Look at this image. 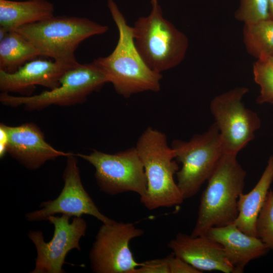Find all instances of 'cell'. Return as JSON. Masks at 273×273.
Segmentation results:
<instances>
[{"mask_svg":"<svg viewBox=\"0 0 273 273\" xmlns=\"http://www.w3.org/2000/svg\"><path fill=\"white\" fill-rule=\"evenodd\" d=\"M107 4L118 30V40L109 55L93 62L124 98L146 91L159 92L161 73L152 70L142 58L134 42L132 27L127 24L114 0H108Z\"/></svg>","mask_w":273,"mask_h":273,"instance_id":"cell-1","label":"cell"},{"mask_svg":"<svg viewBox=\"0 0 273 273\" xmlns=\"http://www.w3.org/2000/svg\"><path fill=\"white\" fill-rule=\"evenodd\" d=\"M237 156L224 153L207 180L192 236L205 235L212 227L225 226L236 219L238 200L246 176Z\"/></svg>","mask_w":273,"mask_h":273,"instance_id":"cell-2","label":"cell"},{"mask_svg":"<svg viewBox=\"0 0 273 273\" xmlns=\"http://www.w3.org/2000/svg\"><path fill=\"white\" fill-rule=\"evenodd\" d=\"M135 148L147 181V192L141 203L150 210L181 204L184 199L174 179L179 166L165 133L149 127L139 138Z\"/></svg>","mask_w":273,"mask_h":273,"instance_id":"cell-3","label":"cell"},{"mask_svg":"<svg viewBox=\"0 0 273 273\" xmlns=\"http://www.w3.org/2000/svg\"><path fill=\"white\" fill-rule=\"evenodd\" d=\"M108 29L107 26L86 18L54 16L15 30L29 40L40 56L75 66L79 64L75 52L80 43L90 36L103 34Z\"/></svg>","mask_w":273,"mask_h":273,"instance_id":"cell-4","label":"cell"},{"mask_svg":"<svg viewBox=\"0 0 273 273\" xmlns=\"http://www.w3.org/2000/svg\"><path fill=\"white\" fill-rule=\"evenodd\" d=\"M152 5L150 14L139 18L132 27L133 37L146 64L161 73L183 61L189 41L184 33L163 17L158 3Z\"/></svg>","mask_w":273,"mask_h":273,"instance_id":"cell-5","label":"cell"},{"mask_svg":"<svg viewBox=\"0 0 273 273\" xmlns=\"http://www.w3.org/2000/svg\"><path fill=\"white\" fill-rule=\"evenodd\" d=\"M171 147L175 160L182 164L176 173L177 186L184 199L190 198L207 181L224 154L219 130L214 123L189 141H173Z\"/></svg>","mask_w":273,"mask_h":273,"instance_id":"cell-6","label":"cell"},{"mask_svg":"<svg viewBox=\"0 0 273 273\" xmlns=\"http://www.w3.org/2000/svg\"><path fill=\"white\" fill-rule=\"evenodd\" d=\"M107 82L106 76L93 62L79 63L64 73L60 85L54 89L29 96H13L2 92L0 101L13 107L23 106L29 111L42 110L53 105L71 106L83 103L87 96Z\"/></svg>","mask_w":273,"mask_h":273,"instance_id":"cell-7","label":"cell"},{"mask_svg":"<svg viewBox=\"0 0 273 273\" xmlns=\"http://www.w3.org/2000/svg\"><path fill=\"white\" fill-rule=\"evenodd\" d=\"M92 164L95 169V177L101 191L116 195L132 192L146 195L147 181L142 161L135 147L114 154L94 150L89 154H75Z\"/></svg>","mask_w":273,"mask_h":273,"instance_id":"cell-8","label":"cell"},{"mask_svg":"<svg viewBox=\"0 0 273 273\" xmlns=\"http://www.w3.org/2000/svg\"><path fill=\"white\" fill-rule=\"evenodd\" d=\"M248 92L246 87H237L215 97L210 103L224 153L237 155L254 138L260 126L257 113L242 103Z\"/></svg>","mask_w":273,"mask_h":273,"instance_id":"cell-9","label":"cell"},{"mask_svg":"<svg viewBox=\"0 0 273 273\" xmlns=\"http://www.w3.org/2000/svg\"><path fill=\"white\" fill-rule=\"evenodd\" d=\"M143 230L133 223L116 221L100 227L89 253L90 268L95 273H134L141 263L135 261L129 248Z\"/></svg>","mask_w":273,"mask_h":273,"instance_id":"cell-10","label":"cell"},{"mask_svg":"<svg viewBox=\"0 0 273 273\" xmlns=\"http://www.w3.org/2000/svg\"><path fill=\"white\" fill-rule=\"evenodd\" d=\"M49 216L47 220L54 227L53 237L46 242L40 231H29L28 236L35 246L37 256L35 268L31 273H64V264L68 253L73 249L81 250L80 240L85 234L87 224L82 217Z\"/></svg>","mask_w":273,"mask_h":273,"instance_id":"cell-11","label":"cell"},{"mask_svg":"<svg viewBox=\"0 0 273 273\" xmlns=\"http://www.w3.org/2000/svg\"><path fill=\"white\" fill-rule=\"evenodd\" d=\"M67 158L63 174L64 185L61 192L55 199L42 202L40 210L27 213L26 219L29 221L47 220L49 216L59 213L71 217L89 215L104 223L113 221L101 212L84 189L81 180L77 156L71 153Z\"/></svg>","mask_w":273,"mask_h":273,"instance_id":"cell-12","label":"cell"},{"mask_svg":"<svg viewBox=\"0 0 273 273\" xmlns=\"http://www.w3.org/2000/svg\"><path fill=\"white\" fill-rule=\"evenodd\" d=\"M8 138L7 152L29 170H36L49 160L70 155L57 150L46 142L43 133L34 124L16 126L1 124Z\"/></svg>","mask_w":273,"mask_h":273,"instance_id":"cell-13","label":"cell"},{"mask_svg":"<svg viewBox=\"0 0 273 273\" xmlns=\"http://www.w3.org/2000/svg\"><path fill=\"white\" fill-rule=\"evenodd\" d=\"M76 65L36 59L26 63L13 73L0 70V90L29 96L35 85L53 89L60 85V80L64 73Z\"/></svg>","mask_w":273,"mask_h":273,"instance_id":"cell-14","label":"cell"},{"mask_svg":"<svg viewBox=\"0 0 273 273\" xmlns=\"http://www.w3.org/2000/svg\"><path fill=\"white\" fill-rule=\"evenodd\" d=\"M172 253L201 271L234 273L222 246L207 235L193 237L179 233L168 243Z\"/></svg>","mask_w":273,"mask_h":273,"instance_id":"cell-15","label":"cell"},{"mask_svg":"<svg viewBox=\"0 0 273 273\" xmlns=\"http://www.w3.org/2000/svg\"><path fill=\"white\" fill-rule=\"evenodd\" d=\"M206 235L222 246L234 273L242 272L250 261L264 255L269 250L259 238L246 234L234 223L212 227Z\"/></svg>","mask_w":273,"mask_h":273,"instance_id":"cell-16","label":"cell"},{"mask_svg":"<svg viewBox=\"0 0 273 273\" xmlns=\"http://www.w3.org/2000/svg\"><path fill=\"white\" fill-rule=\"evenodd\" d=\"M273 181V156L269 157L259 180L247 194L241 193L238 200V215L234 223L243 233L257 237L256 223Z\"/></svg>","mask_w":273,"mask_h":273,"instance_id":"cell-17","label":"cell"},{"mask_svg":"<svg viewBox=\"0 0 273 273\" xmlns=\"http://www.w3.org/2000/svg\"><path fill=\"white\" fill-rule=\"evenodd\" d=\"M54 5L47 0H0V27L8 31L54 16Z\"/></svg>","mask_w":273,"mask_h":273,"instance_id":"cell-18","label":"cell"},{"mask_svg":"<svg viewBox=\"0 0 273 273\" xmlns=\"http://www.w3.org/2000/svg\"><path fill=\"white\" fill-rule=\"evenodd\" d=\"M40 56L37 48L23 35L12 30L0 40V70L16 71L26 62Z\"/></svg>","mask_w":273,"mask_h":273,"instance_id":"cell-19","label":"cell"},{"mask_svg":"<svg viewBox=\"0 0 273 273\" xmlns=\"http://www.w3.org/2000/svg\"><path fill=\"white\" fill-rule=\"evenodd\" d=\"M243 37L247 52L257 60L273 56V19L244 24Z\"/></svg>","mask_w":273,"mask_h":273,"instance_id":"cell-20","label":"cell"},{"mask_svg":"<svg viewBox=\"0 0 273 273\" xmlns=\"http://www.w3.org/2000/svg\"><path fill=\"white\" fill-rule=\"evenodd\" d=\"M255 82L260 87L258 104H273V64L265 60H257L253 65Z\"/></svg>","mask_w":273,"mask_h":273,"instance_id":"cell-21","label":"cell"},{"mask_svg":"<svg viewBox=\"0 0 273 273\" xmlns=\"http://www.w3.org/2000/svg\"><path fill=\"white\" fill-rule=\"evenodd\" d=\"M235 17L244 24L252 23L270 18L268 0H240Z\"/></svg>","mask_w":273,"mask_h":273,"instance_id":"cell-22","label":"cell"},{"mask_svg":"<svg viewBox=\"0 0 273 273\" xmlns=\"http://www.w3.org/2000/svg\"><path fill=\"white\" fill-rule=\"evenodd\" d=\"M257 237L273 250V191L269 189L256 223Z\"/></svg>","mask_w":273,"mask_h":273,"instance_id":"cell-23","label":"cell"},{"mask_svg":"<svg viewBox=\"0 0 273 273\" xmlns=\"http://www.w3.org/2000/svg\"><path fill=\"white\" fill-rule=\"evenodd\" d=\"M134 273H170L167 256L141 262Z\"/></svg>","mask_w":273,"mask_h":273,"instance_id":"cell-24","label":"cell"},{"mask_svg":"<svg viewBox=\"0 0 273 273\" xmlns=\"http://www.w3.org/2000/svg\"><path fill=\"white\" fill-rule=\"evenodd\" d=\"M170 273H200L182 258L172 254L167 256Z\"/></svg>","mask_w":273,"mask_h":273,"instance_id":"cell-25","label":"cell"},{"mask_svg":"<svg viewBox=\"0 0 273 273\" xmlns=\"http://www.w3.org/2000/svg\"><path fill=\"white\" fill-rule=\"evenodd\" d=\"M270 18L273 19V0H268Z\"/></svg>","mask_w":273,"mask_h":273,"instance_id":"cell-26","label":"cell"},{"mask_svg":"<svg viewBox=\"0 0 273 273\" xmlns=\"http://www.w3.org/2000/svg\"><path fill=\"white\" fill-rule=\"evenodd\" d=\"M262 60L267 61L268 62L270 63L271 64H273V56L268 57V58H267L266 59H262Z\"/></svg>","mask_w":273,"mask_h":273,"instance_id":"cell-27","label":"cell"},{"mask_svg":"<svg viewBox=\"0 0 273 273\" xmlns=\"http://www.w3.org/2000/svg\"><path fill=\"white\" fill-rule=\"evenodd\" d=\"M157 3H158L157 0H152L151 1L152 4H156Z\"/></svg>","mask_w":273,"mask_h":273,"instance_id":"cell-28","label":"cell"}]
</instances>
